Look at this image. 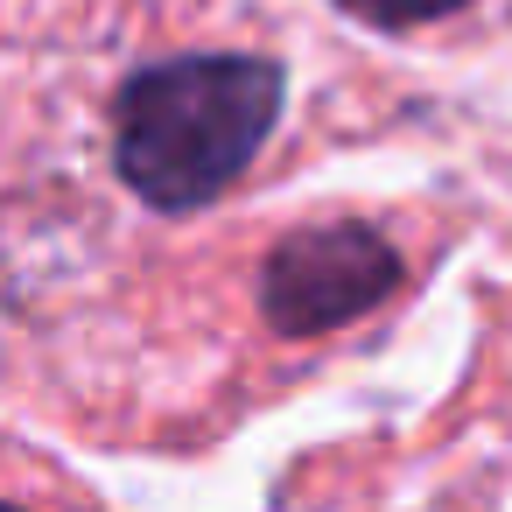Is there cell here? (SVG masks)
Listing matches in <instances>:
<instances>
[{
	"mask_svg": "<svg viewBox=\"0 0 512 512\" xmlns=\"http://www.w3.org/2000/svg\"><path fill=\"white\" fill-rule=\"evenodd\" d=\"M8 512H22V505H8Z\"/></svg>",
	"mask_w": 512,
	"mask_h": 512,
	"instance_id": "obj_4",
	"label": "cell"
},
{
	"mask_svg": "<svg viewBox=\"0 0 512 512\" xmlns=\"http://www.w3.org/2000/svg\"><path fill=\"white\" fill-rule=\"evenodd\" d=\"M344 15L372 22V29H421V22H442V15H463L470 0H337Z\"/></svg>",
	"mask_w": 512,
	"mask_h": 512,
	"instance_id": "obj_3",
	"label": "cell"
},
{
	"mask_svg": "<svg viewBox=\"0 0 512 512\" xmlns=\"http://www.w3.org/2000/svg\"><path fill=\"white\" fill-rule=\"evenodd\" d=\"M288 78L267 57H169L141 64L113 99L120 183L155 211L225 197L274 141Z\"/></svg>",
	"mask_w": 512,
	"mask_h": 512,
	"instance_id": "obj_1",
	"label": "cell"
},
{
	"mask_svg": "<svg viewBox=\"0 0 512 512\" xmlns=\"http://www.w3.org/2000/svg\"><path fill=\"white\" fill-rule=\"evenodd\" d=\"M400 288V253L372 225H302L260 260V309L281 337H323Z\"/></svg>",
	"mask_w": 512,
	"mask_h": 512,
	"instance_id": "obj_2",
	"label": "cell"
}]
</instances>
